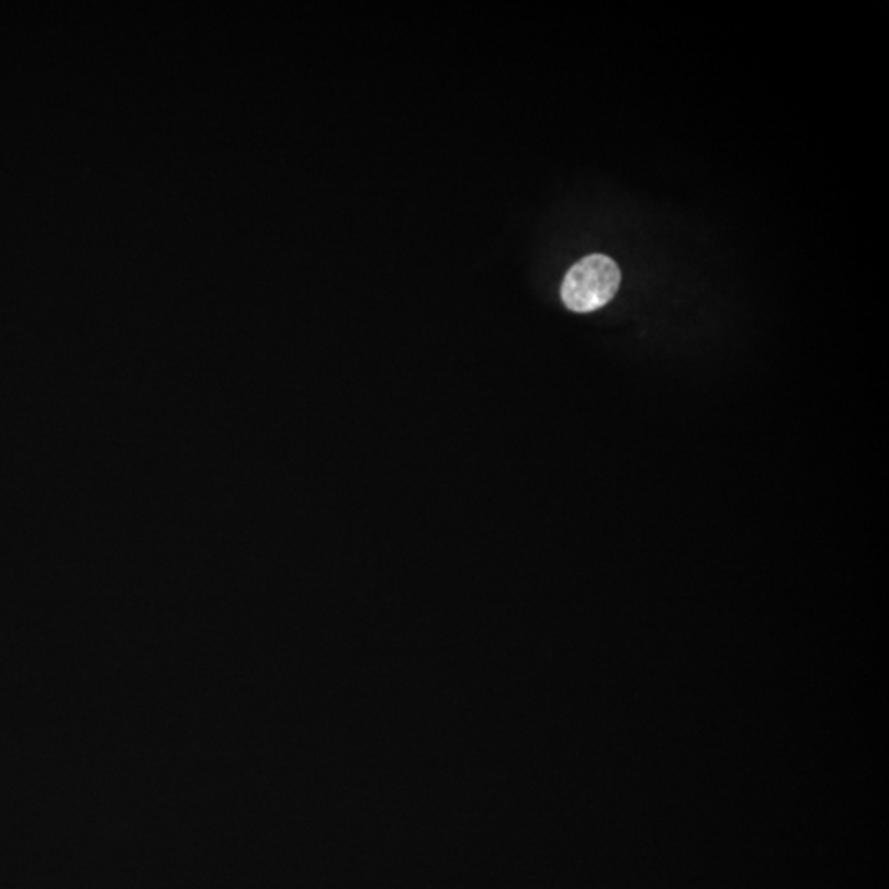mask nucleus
I'll use <instances>...</instances> for the list:
<instances>
[{"instance_id": "1", "label": "nucleus", "mask_w": 889, "mask_h": 889, "mask_svg": "<svg viewBox=\"0 0 889 889\" xmlns=\"http://www.w3.org/2000/svg\"><path fill=\"white\" fill-rule=\"evenodd\" d=\"M621 283V272L611 257L592 254L572 266L563 279V305L576 313H589L611 302Z\"/></svg>"}]
</instances>
